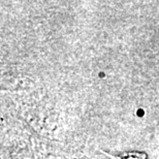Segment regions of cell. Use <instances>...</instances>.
Listing matches in <instances>:
<instances>
[{
  "label": "cell",
  "mask_w": 159,
  "mask_h": 159,
  "mask_svg": "<svg viewBox=\"0 0 159 159\" xmlns=\"http://www.w3.org/2000/svg\"><path fill=\"white\" fill-rule=\"evenodd\" d=\"M110 159H147V155L144 152H126L120 155H110L107 152H102Z\"/></svg>",
  "instance_id": "obj_1"
}]
</instances>
